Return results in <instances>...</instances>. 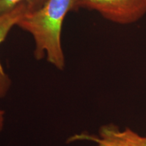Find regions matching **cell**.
Returning a JSON list of instances; mask_svg holds the SVG:
<instances>
[{
    "instance_id": "4",
    "label": "cell",
    "mask_w": 146,
    "mask_h": 146,
    "mask_svg": "<svg viewBox=\"0 0 146 146\" xmlns=\"http://www.w3.org/2000/svg\"><path fill=\"white\" fill-rule=\"evenodd\" d=\"M29 12L25 5H18L13 10L0 15V44L5 41L10 30L18 23L24 16ZM10 86V80L3 70L0 62V98L6 94Z\"/></svg>"
},
{
    "instance_id": "6",
    "label": "cell",
    "mask_w": 146,
    "mask_h": 146,
    "mask_svg": "<svg viewBox=\"0 0 146 146\" xmlns=\"http://www.w3.org/2000/svg\"><path fill=\"white\" fill-rule=\"evenodd\" d=\"M3 123H4V112L1 110H0V131L2 130Z\"/></svg>"
},
{
    "instance_id": "1",
    "label": "cell",
    "mask_w": 146,
    "mask_h": 146,
    "mask_svg": "<svg viewBox=\"0 0 146 146\" xmlns=\"http://www.w3.org/2000/svg\"><path fill=\"white\" fill-rule=\"evenodd\" d=\"M75 1L47 0L39 10L27 12L17 25L33 38L36 59L46 56L47 61L59 70H63L65 66L62 29L66 14L75 10Z\"/></svg>"
},
{
    "instance_id": "3",
    "label": "cell",
    "mask_w": 146,
    "mask_h": 146,
    "mask_svg": "<svg viewBox=\"0 0 146 146\" xmlns=\"http://www.w3.org/2000/svg\"><path fill=\"white\" fill-rule=\"evenodd\" d=\"M79 140L95 142L97 146H146V136L139 135L129 128L120 131L114 125L102 127L98 136L83 133L72 136L69 141Z\"/></svg>"
},
{
    "instance_id": "2",
    "label": "cell",
    "mask_w": 146,
    "mask_h": 146,
    "mask_svg": "<svg viewBox=\"0 0 146 146\" xmlns=\"http://www.w3.org/2000/svg\"><path fill=\"white\" fill-rule=\"evenodd\" d=\"M94 10L113 23L129 25L146 14V0H76L75 10Z\"/></svg>"
},
{
    "instance_id": "5",
    "label": "cell",
    "mask_w": 146,
    "mask_h": 146,
    "mask_svg": "<svg viewBox=\"0 0 146 146\" xmlns=\"http://www.w3.org/2000/svg\"><path fill=\"white\" fill-rule=\"evenodd\" d=\"M47 0H0V15L10 12L18 5H25L29 12L41 8Z\"/></svg>"
}]
</instances>
